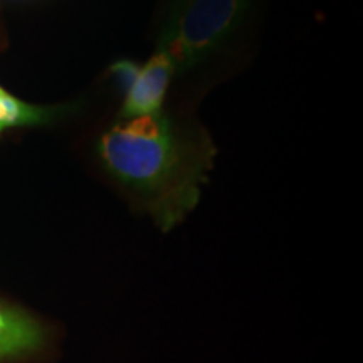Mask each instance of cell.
I'll return each mask as SVG.
<instances>
[{"mask_svg":"<svg viewBox=\"0 0 363 363\" xmlns=\"http://www.w3.org/2000/svg\"><path fill=\"white\" fill-rule=\"evenodd\" d=\"M251 0H180L172 9L158 39V52L175 72L199 66L212 56L242 21Z\"/></svg>","mask_w":363,"mask_h":363,"instance_id":"cell-2","label":"cell"},{"mask_svg":"<svg viewBox=\"0 0 363 363\" xmlns=\"http://www.w3.org/2000/svg\"><path fill=\"white\" fill-rule=\"evenodd\" d=\"M57 108H40L21 101L7 91L0 96V133L4 130L16 128V126L26 125H40L48 123L52 118L57 116Z\"/></svg>","mask_w":363,"mask_h":363,"instance_id":"cell-5","label":"cell"},{"mask_svg":"<svg viewBox=\"0 0 363 363\" xmlns=\"http://www.w3.org/2000/svg\"><path fill=\"white\" fill-rule=\"evenodd\" d=\"M110 71L113 78H115L118 88L125 91V93H128V89L135 83L136 76H138L140 67L136 66L133 61H130V59H120V61L113 62Z\"/></svg>","mask_w":363,"mask_h":363,"instance_id":"cell-6","label":"cell"},{"mask_svg":"<svg viewBox=\"0 0 363 363\" xmlns=\"http://www.w3.org/2000/svg\"><path fill=\"white\" fill-rule=\"evenodd\" d=\"M174 74L175 69L170 59L163 52H157L140 69L133 86L126 93L121 120L160 113L163 98Z\"/></svg>","mask_w":363,"mask_h":363,"instance_id":"cell-4","label":"cell"},{"mask_svg":"<svg viewBox=\"0 0 363 363\" xmlns=\"http://www.w3.org/2000/svg\"><path fill=\"white\" fill-rule=\"evenodd\" d=\"M98 157L162 230L192 212L216 158L206 130L165 113L121 120L98 142Z\"/></svg>","mask_w":363,"mask_h":363,"instance_id":"cell-1","label":"cell"},{"mask_svg":"<svg viewBox=\"0 0 363 363\" xmlns=\"http://www.w3.org/2000/svg\"><path fill=\"white\" fill-rule=\"evenodd\" d=\"M51 335L26 311L0 303V363L21 362L48 350Z\"/></svg>","mask_w":363,"mask_h":363,"instance_id":"cell-3","label":"cell"}]
</instances>
